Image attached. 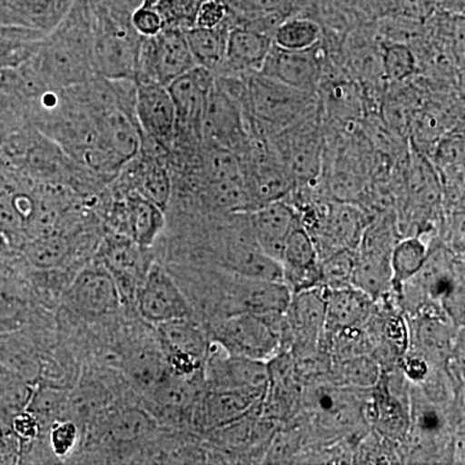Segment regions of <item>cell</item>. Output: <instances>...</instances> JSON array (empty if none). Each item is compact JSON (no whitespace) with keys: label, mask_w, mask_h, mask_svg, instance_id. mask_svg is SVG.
<instances>
[{"label":"cell","mask_w":465,"mask_h":465,"mask_svg":"<svg viewBox=\"0 0 465 465\" xmlns=\"http://www.w3.org/2000/svg\"><path fill=\"white\" fill-rule=\"evenodd\" d=\"M428 247L419 237L403 238L394 243L391 253V286L402 289L427 262Z\"/></svg>","instance_id":"26"},{"label":"cell","mask_w":465,"mask_h":465,"mask_svg":"<svg viewBox=\"0 0 465 465\" xmlns=\"http://www.w3.org/2000/svg\"><path fill=\"white\" fill-rule=\"evenodd\" d=\"M372 302L369 295L353 286L327 290L324 332L356 330L371 314Z\"/></svg>","instance_id":"23"},{"label":"cell","mask_w":465,"mask_h":465,"mask_svg":"<svg viewBox=\"0 0 465 465\" xmlns=\"http://www.w3.org/2000/svg\"><path fill=\"white\" fill-rule=\"evenodd\" d=\"M280 262L283 283L289 287L291 293L320 286V255L313 238L304 226L300 225L291 232L284 243Z\"/></svg>","instance_id":"20"},{"label":"cell","mask_w":465,"mask_h":465,"mask_svg":"<svg viewBox=\"0 0 465 465\" xmlns=\"http://www.w3.org/2000/svg\"><path fill=\"white\" fill-rule=\"evenodd\" d=\"M323 27L314 18L293 16L275 27L272 42L284 50H308L322 41Z\"/></svg>","instance_id":"27"},{"label":"cell","mask_w":465,"mask_h":465,"mask_svg":"<svg viewBox=\"0 0 465 465\" xmlns=\"http://www.w3.org/2000/svg\"><path fill=\"white\" fill-rule=\"evenodd\" d=\"M229 16L222 25L206 29L193 26L185 30L186 41L198 66L204 67L213 75L222 74L225 64L226 35H228Z\"/></svg>","instance_id":"24"},{"label":"cell","mask_w":465,"mask_h":465,"mask_svg":"<svg viewBox=\"0 0 465 465\" xmlns=\"http://www.w3.org/2000/svg\"><path fill=\"white\" fill-rule=\"evenodd\" d=\"M394 234L388 222L367 226L356 249L351 286L362 291L372 300L384 295L391 286V253Z\"/></svg>","instance_id":"11"},{"label":"cell","mask_w":465,"mask_h":465,"mask_svg":"<svg viewBox=\"0 0 465 465\" xmlns=\"http://www.w3.org/2000/svg\"><path fill=\"white\" fill-rule=\"evenodd\" d=\"M262 394L228 388H208L195 406L193 420L203 430H222L243 418Z\"/></svg>","instance_id":"22"},{"label":"cell","mask_w":465,"mask_h":465,"mask_svg":"<svg viewBox=\"0 0 465 465\" xmlns=\"http://www.w3.org/2000/svg\"><path fill=\"white\" fill-rule=\"evenodd\" d=\"M134 312L143 322L155 327L170 321L195 318L188 296L167 266L153 262L134 299Z\"/></svg>","instance_id":"10"},{"label":"cell","mask_w":465,"mask_h":465,"mask_svg":"<svg viewBox=\"0 0 465 465\" xmlns=\"http://www.w3.org/2000/svg\"><path fill=\"white\" fill-rule=\"evenodd\" d=\"M271 140L292 177L295 189H312L320 185L324 158L320 103L316 109Z\"/></svg>","instance_id":"4"},{"label":"cell","mask_w":465,"mask_h":465,"mask_svg":"<svg viewBox=\"0 0 465 465\" xmlns=\"http://www.w3.org/2000/svg\"><path fill=\"white\" fill-rule=\"evenodd\" d=\"M60 302L73 323H100L121 316L124 311L114 280L94 258L76 272Z\"/></svg>","instance_id":"3"},{"label":"cell","mask_w":465,"mask_h":465,"mask_svg":"<svg viewBox=\"0 0 465 465\" xmlns=\"http://www.w3.org/2000/svg\"><path fill=\"white\" fill-rule=\"evenodd\" d=\"M35 385L0 365V436L11 433L12 420L27 409Z\"/></svg>","instance_id":"25"},{"label":"cell","mask_w":465,"mask_h":465,"mask_svg":"<svg viewBox=\"0 0 465 465\" xmlns=\"http://www.w3.org/2000/svg\"><path fill=\"white\" fill-rule=\"evenodd\" d=\"M326 287L314 286L292 293L284 316L293 345L302 349L314 347L324 333L326 322Z\"/></svg>","instance_id":"17"},{"label":"cell","mask_w":465,"mask_h":465,"mask_svg":"<svg viewBox=\"0 0 465 465\" xmlns=\"http://www.w3.org/2000/svg\"><path fill=\"white\" fill-rule=\"evenodd\" d=\"M406 372L412 381H423L428 374L427 363L424 361L419 360V358L409 360L406 363Z\"/></svg>","instance_id":"37"},{"label":"cell","mask_w":465,"mask_h":465,"mask_svg":"<svg viewBox=\"0 0 465 465\" xmlns=\"http://www.w3.org/2000/svg\"><path fill=\"white\" fill-rule=\"evenodd\" d=\"M318 106V94L298 90L255 73L246 76L244 116L250 134L271 137Z\"/></svg>","instance_id":"1"},{"label":"cell","mask_w":465,"mask_h":465,"mask_svg":"<svg viewBox=\"0 0 465 465\" xmlns=\"http://www.w3.org/2000/svg\"><path fill=\"white\" fill-rule=\"evenodd\" d=\"M131 24L136 33L142 36H154L164 27L163 20L157 9L152 5L142 3L139 7L134 8L131 15Z\"/></svg>","instance_id":"34"},{"label":"cell","mask_w":465,"mask_h":465,"mask_svg":"<svg viewBox=\"0 0 465 465\" xmlns=\"http://www.w3.org/2000/svg\"><path fill=\"white\" fill-rule=\"evenodd\" d=\"M342 376L351 384L369 387V385L374 384L378 379V367L369 358L353 357V360H349L344 363Z\"/></svg>","instance_id":"33"},{"label":"cell","mask_w":465,"mask_h":465,"mask_svg":"<svg viewBox=\"0 0 465 465\" xmlns=\"http://www.w3.org/2000/svg\"><path fill=\"white\" fill-rule=\"evenodd\" d=\"M283 316L253 313L229 314L210 321L207 335L232 356L268 362L277 356L283 339Z\"/></svg>","instance_id":"2"},{"label":"cell","mask_w":465,"mask_h":465,"mask_svg":"<svg viewBox=\"0 0 465 465\" xmlns=\"http://www.w3.org/2000/svg\"><path fill=\"white\" fill-rule=\"evenodd\" d=\"M382 74L387 84H405L419 70L418 57L411 45L402 42L381 43Z\"/></svg>","instance_id":"29"},{"label":"cell","mask_w":465,"mask_h":465,"mask_svg":"<svg viewBox=\"0 0 465 465\" xmlns=\"http://www.w3.org/2000/svg\"><path fill=\"white\" fill-rule=\"evenodd\" d=\"M87 445L97 451L136 452L154 439L158 423L148 410L134 403H115L87 424Z\"/></svg>","instance_id":"5"},{"label":"cell","mask_w":465,"mask_h":465,"mask_svg":"<svg viewBox=\"0 0 465 465\" xmlns=\"http://www.w3.org/2000/svg\"><path fill=\"white\" fill-rule=\"evenodd\" d=\"M201 137L204 146L232 150L240 155L249 143L243 104L217 84L216 79L202 114Z\"/></svg>","instance_id":"9"},{"label":"cell","mask_w":465,"mask_h":465,"mask_svg":"<svg viewBox=\"0 0 465 465\" xmlns=\"http://www.w3.org/2000/svg\"><path fill=\"white\" fill-rule=\"evenodd\" d=\"M94 258L114 280L124 311H134L137 291L154 262L152 249L139 246L127 235L110 232L100 241Z\"/></svg>","instance_id":"7"},{"label":"cell","mask_w":465,"mask_h":465,"mask_svg":"<svg viewBox=\"0 0 465 465\" xmlns=\"http://www.w3.org/2000/svg\"><path fill=\"white\" fill-rule=\"evenodd\" d=\"M229 21L224 69L219 75L249 76L259 73L273 45L272 36L253 27L234 23L231 16Z\"/></svg>","instance_id":"18"},{"label":"cell","mask_w":465,"mask_h":465,"mask_svg":"<svg viewBox=\"0 0 465 465\" xmlns=\"http://www.w3.org/2000/svg\"><path fill=\"white\" fill-rule=\"evenodd\" d=\"M251 232L260 249L280 262L291 232L302 225L298 210L284 200L272 202L249 213Z\"/></svg>","instance_id":"19"},{"label":"cell","mask_w":465,"mask_h":465,"mask_svg":"<svg viewBox=\"0 0 465 465\" xmlns=\"http://www.w3.org/2000/svg\"><path fill=\"white\" fill-rule=\"evenodd\" d=\"M356 265V250H341L321 260V283L327 290L351 287Z\"/></svg>","instance_id":"31"},{"label":"cell","mask_w":465,"mask_h":465,"mask_svg":"<svg viewBox=\"0 0 465 465\" xmlns=\"http://www.w3.org/2000/svg\"><path fill=\"white\" fill-rule=\"evenodd\" d=\"M47 311L23 274L0 269V333L25 329Z\"/></svg>","instance_id":"16"},{"label":"cell","mask_w":465,"mask_h":465,"mask_svg":"<svg viewBox=\"0 0 465 465\" xmlns=\"http://www.w3.org/2000/svg\"><path fill=\"white\" fill-rule=\"evenodd\" d=\"M228 16L229 7L225 0H201L194 26L213 29L222 25Z\"/></svg>","instance_id":"35"},{"label":"cell","mask_w":465,"mask_h":465,"mask_svg":"<svg viewBox=\"0 0 465 465\" xmlns=\"http://www.w3.org/2000/svg\"><path fill=\"white\" fill-rule=\"evenodd\" d=\"M326 51L320 45L308 50H284L272 45L260 74L298 90L316 92L322 82Z\"/></svg>","instance_id":"13"},{"label":"cell","mask_w":465,"mask_h":465,"mask_svg":"<svg viewBox=\"0 0 465 465\" xmlns=\"http://www.w3.org/2000/svg\"><path fill=\"white\" fill-rule=\"evenodd\" d=\"M434 159L439 170L459 171L463 170L464 164V134L463 130L459 131L458 127L450 130L442 139L437 143L434 148Z\"/></svg>","instance_id":"32"},{"label":"cell","mask_w":465,"mask_h":465,"mask_svg":"<svg viewBox=\"0 0 465 465\" xmlns=\"http://www.w3.org/2000/svg\"><path fill=\"white\" fill-rule=\"evenodd\" d=\"M166 211L137 192L128 191L112 208L110 225L116 234L127 235L139 246L153 249L166 228Z\"/></svg>","instance_id":"15"},{"label":"cell","mask_w":465,"mask_h":465,"mask_svg":"<svg viewBox=\"0 0 465 465\" xmlns=\"http://www.w3.org/2000/svg\"><path fill=\"white\" fill-rule=\"evenodd\" d=\"M43 437L52 458L67 460L74 457L79 445L84 442V430L74 419L60 418L45 428Z\"/></svg>","instance_id":"30"},{"label":"cell","mask_w":465,"mask_h":465,"mask_svg":"<svg viewBox=\"0 0 465 465\" xmlns=\"http://www.w3.org/2000/svg\"><path fill=\"white\" fill-rule=\"evenodd\" d=\"M195 66L185 30L163 27L157 35L143 36L134 82H157L167 87Z\"/></svg>","instance_id":"6"},{"label":"cell","mask_w":465,"mask_h":465,"mask_svg":"<svg viewBox=\"0 0 465 465\" xmlns=\"http://www.w3.org/2000/svg\"><path fill=\"white\" fill-rule=\"evenodd\" d=\"M134 116L143 134L163 150L173 148L176 112L166 85L157 82H134Z\"/></svg>","instance_id":"14"},{"label":"cell","mask_w":465,"mask_h":465,"mask_svg":"<svg viewBox=\"0 0 465 465\" xmlns=\"http://www.w3.org/2000/svg\"><path fill=\"white\" fill-rule=\"evenodd\" d=\"M134 188L137 192L166 211L173 195V179L170 171L157 159H150L134 174ZM128 192V191H127Z\"/></svg>","instance_id":"28"},{"label":"cell","mask_w":465,"mask_h":465,"mask_svg":"<svg viewBox=\"0 0 465 465\" xmlns=\"http://www.w3.org/2000/svg\"><path fill=\"white\" fill-rule=\"evenodd\" d=\"M311 18L324 29L348 33L365 24L385 17L393 0H311Z\"/></svg>","instance_id":"21"},{"label":"cell","mask_w":465,"mask_h":465,"mask_svg":"<svg viewBox=\"0 0 465 465\" xmlns=\"http://www.w3.org/2000/svg\"><path fill=\"white\" fill-rule=\"evenodd\" d=\"M213 84L215 75L213 73L204 67L195 66L167 85L176 112L174 140L183 137L185 145L202 143V114Z\"/></svg>","instance_id":"12"},{"label":"cell","mask_w":465,"mask_h":465,"mask_svg":"<svg viewBox=\"0 0 465 465\" xmlns=\"http://www.w3.org/2000/svg\"><path fill=\"white\" fill-rule=\"evenodd\" d=\"M154 332L168 371L183 378H204L210 339L195 318L158 324Z\"/></svg>","instance_id":"8"},{"label":"cell","mask_w":465,"mask_h":465,"mask_svg":"<svg viewBox=\"0 0 465 465\" xmlns=\"http://www.w3.org/2000/svg\"><path fill=\"white\" fill-rule=\"evenodd\" d=\"M416 427L425 436H430V434L440 432V428H442V420H440V416L436 410L423 409L416 416Z\"/></svg>","instance_id":"36"}]
</instances>
